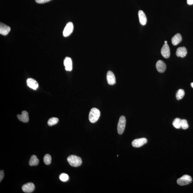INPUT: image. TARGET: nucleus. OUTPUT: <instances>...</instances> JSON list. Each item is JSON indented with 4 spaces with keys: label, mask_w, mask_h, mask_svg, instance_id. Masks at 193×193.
Wrapping results in <instances>:
<instances>
[{
    "label": "nucleus",
    "mask_w": 193,
    "mask_h": 193,
    "mask_svg": "<svg viewBox=\"0 0 193 193\" xmlns=\"http://www.w3.org/2000/svg\"><path fill=\"white\" fill-rule=\"evenodd\" d=\"M156 66L158 71L161 73L165 72L166 70V64L162 60L158 61L156 63Z\"/></svg>",
    "instance_id": "nucleus-10"
},
{
    "label": "nucleus",
    "mask_w": 193,
    "mask_h": 193,
    "mask_svg": "<svg viewBox=\"0 0 193 193\" xmlns=\"http://www.w3.org/2000/svg\"><path fill=\"white\" fill-rule=\"evenodd\" d=\"M66 71H71L72 70V62L71 58L66 57L64 61Z\"/></svg>",
    "instance_id": "nucleus-12"
},
{
    "label": "nucleus",
    "mask_w": 193,
    "mask_h": 193,
    "mask_svg": "<svg viewBox=\"0 0 193 193\" xmlns=\"http://www.w3.org/2000/svg\"><path fill=\"white\" fill-rule=\"evenodd\" d=\"M27 86L34 90H36L38 87V84L36 80L30 78L27 80Z\"/></svg>",
    "instance_id": "nucleus-16"
},
{
    "label": "nucleus",
    "mask_w": 193,
    "mask_h": 193,
    "mask_svg": "<svg viewBox=\"0 0 193 193\" xmlns=\"http://www.w3.org/2000/svg\"><path fill=\"white\" fill-rule=\"evenodd\" d=\"M167 43V41H165V43Z\"/></svg>",
    "instance_id": "nucleus-29"
},
{
    "label": "nucleus",
    "mask_w": 193,
    "mask_h": 193,
    "mask_svg": "<svg viewBox=\"0 0 193 193\" xmlns=\"http://www.w3.org/2000/svg\"><path fill=\"white\" fill-rule=\"evenodd\" d=\"M11 31V28L9 26L6 25L3 23L0 24V34L3 36H6Z\"/></svg>",
    "instance_id": "nucleus-11"
},
{
    "label": "nucleus",
    "mask_w": 193,
    "mask_h": 193,
    "mask_svg": "<svg viewBox=\"0 0 193 193\" xmlns=\"http://www.w3.org/2000/svg\"><path fill=\"white\" fill-rule=\"evenodd\" d=\"M188 51L186 48L184 47H180L177 49L176 52V55L178 57L184 58L186 56Z\"/></svg>",
    "instance_id": "nucleus-14"
},
{
    "label": "nucleus",
    "mask_w": 193,
    "mask_h": 193,
    "mask_svg": "<svg viewBox=\"0 0 193 193\" xmlns=\"http://www.w3.org/2000/svg\"><path fill=\"white\" fill-rule=\"evenodd\" d=\"M147 139L144 138L136 139L132 141V144L133 147L138 148L141 147L147 143Z\"/></svg>",
    "instance_id": "nucleus-6"
},
{
    "label": "nucleus",
    "mask_w": 193,
    "mask_h": 193,
    "mask_svg": "<svg viewBox=\"0 0 193 193\" xmlns=\"http://www.w3.org/2000/svg\"><path fill=\"white\" fill-rule=\"evenodd\" d=\"M17 118L19 120L23 122L27 123L29 120V115L28 113L25 111L22 112L21 115H17Z\"/></svg>",
    "instance_id": "nucleus-13"
},
{
    "label": "nucleus",
    "mask_w": 193,
    "mask_h": 193,
    "mask_svg": "<svg viewBox=\"0 0 193 193\" xmlns=\"http://www.w3.org/2000/svg\"><path fill=\"white\" fill-rule=\"evenodd\" d=\"M52 160V158L50 155L47 154L45 155L44 157L43 161L45 164L49 165L50 164Z\"/></svg>",
    "instance_id": "nucleus-22"
},
{
    "label": "nucleus",
    "mask_w": 193,
    "mask_h": 193,
    "mask_svg": "<svg viewBox=\"0 0 193 193\" xmlns=\"http://www.w3.org/2000/svg\"><path fill=\"white\" fill-rule=\"evenodd\" d=\"M107 80L108 84L111 85L115 84L116 83L115 76L111 71L108 72L107 74Z\"/></svg>",
    "instance_id": "nucleus-9"
},
{
    "label": "nucleus",
    "mask_w": 193,
    "mask_h": 193,
    "mask_svg": "<svg viewBox=\"0 0 193 193\" xmlns=\"http://www.w3.org/2000/svg\"><path fill=\"white\" fill-rule=\"evenodd\" d=\"M138 16L140 24L143 26L145 25L147 23V19L144 11L140 10L138 12Z\"/></svg>",
    "instance_id": "nucleus-15"
},
{
    "label": "nucleus",
    "mask_w": 193,
    "mask_h": 193,
    "mask_svg": "<svg viewBox=\"0 0 193 193\" xmlns=\"http://www.w3.org/2000/svg\"><path fill=\"white\" fill-rule=\"evenodd\" d=\"M39 163V159L37 158L36 156L33 155L30 157L29 164L30 166H36Z\"/></svg>",
    "instance_id": "nucleus-18"
},
{
    "label": "nucleus",
    "mask_w": 193,
    "mask_h": 193,
    "mask_svg": "<svg viewBox=\"0 0 193 193\" xmlns=\"http://www.w3.org/2000/svg\"><path fill=\"white\" fill-rule=\"evenodd\" d=\"M185 92L184 90L182 89H180L178 90L176 94V99L178 100L182 99L185 96Z\"/></svg>",
    "instance_id": "nucleus-19"
},
{
    "label": "nucleus",
    "mask_w": 193,
    "mask_h": 193,
    "mask_svg": "<svg viewBox=\"0 0 193 193\" xmlns=\"http://www.w3.org/2000/svg\"><path fill=\"white\" fill-rule=\"evenodd\" d=\"M36 3L39 4H43L47 2H49L51 0H35Z\"/></svg>",
    "instance_id": "nucleus-25"
},
{
    "label": "nucleus",
    "mask_w": 193,
    "mask_h": 193,
    "mask_svg": "<svg viewBox=\"0 0 193 193\" xmlns=\"http://www.w3.org/2000/svg\"><path fill=\"white\" fill-rule=\"evenodd\" d=\"M191 87H192L193 88V82L191 83Z\"/></svg>",
    "instance_id": "nucleus-28"
},
{
    "label": "nucleus",
    "mask_w": 193,
    "mask_h": 193,
    "mask_svg": "<svg viewBox=\"0 0 193 193\" xmlns=\"http://www.w3.org/2000/svg\"><path fill=\"white\" fill-rule=\"evenodd\" d=\"M59 179L61 181L63 182H66L69 179V176L66 173H62L60 175Z\"/></svg>",
    "instance_id": "nucleus-24"
},
{
    "label": "nucleus",
    "mask_w": 193,
    "mask_h": 193,
    "mask_svg": "<svg viewBox=\"0 0 193 193\" xmlns=\"http://www.w3.org/2000/svg\"><path fill=\"white\" fill-rule=\"evenodd\" d=\"M181 119L179 118H176L174 120L172 125L175 128L177 129H180L181 127Z\"/></svg>",
    "instance_id": "nucleus-21"
},
{
    "label": "nucleus",
    "mask_w": 193,
    "mask_h": 193,
    "mask_svg": "<svg viewBox=\"0 0 193 193\" xmlns=\"http://www.w3.org/2000/svg\"><path fill=\"white\" fill-rule=\"evenodd\" d=\"M126 124V119L124 116L120 117L117 126V131L119 134H122L123 133Z\"/></svg>",
    "instance_id": "nucleus-4"
},
{
    "label": "nucleus",
    "mask_w": 193,
    "mask_h": 193,
    "mask_svg": "<svg viewBox=\"0 0 193 193\" xmlns=\"http://www.w3.org/2000/svg\"><path fill=\"white\" fill-rule=\"evenodd\" d=\"M4 176V171L3 170H1V171H0V181H1V182Z\"/></svg>",
    "instance_id": "nucleus-26"
},
{
    "label": "nucleus",
    "mask_w": 193,
    "mask_h": 193,
    "mask_svg": "<svg viewBox=\"0 0 193 193\" xmlns=\"http://www.w3.org/2000/svg\"><path fill=\"white\" fill-rule=\"evenodd\" d=\"M192 182V178L191 176L188 175H184L177 180V183L180 186L188 185Z\"/></svg>",
    "instance_id": "nucleus-3"
},
{
    "label": "nucleus",
    "mask_w": 193,
    "mask_h": 193,
    "mask_svg": "<svg viewBox=\"0 0 193 193\" xmlns=\"http://www.w3.org/2000/svg\"><path fill=\"white\" fill-rule=\"evenodd\" d=\"M182 36L180 34L177 33L172 38V44L174 46H176L182 41Z\"/></svg>",
    "instance_id": "nucleus-17"
},
{
    "label": "nucleus",
    "mask_w": 193,
    "mask_h": 193,
    "mask_svg": "<svg viewBox=\"0 0 193 193\" xmlns=\"http://www.w3.org/2000/svg\"><path fill=\"white\" fill-rule=\"evenodd\" d=\"M161 54L164 58H168L170 55V49L167 43H165L161 49Z\"/></svg>",
    "instance_id": "nucleus-7"
},
{
    "label": "nucleus",
    "mask_w": 193,
    "mask_h": 193,
    "mask_svg": "<svg viewBox=\"0 0 193 193\" xmlns=\"http://www.w3.org/2000/svg\"><path fill=\"white\" fill-rule=\"evenodd\" d=\"M35 189V186L34 184L30 182L24 184L22 187V190L23 192L27 193H31Z\"/></svg>",
    "instance_id": "nucleus-8"
},
{
    "label": "nucleus",
    "mask_w": 193,
    "mask_h": 193,
    "mask_svg": "<svg viewBox=\"0 0 193 193\" xmlns=\"http://www.w3.org/2000/svg\"><path fill=\"white\" fill-rule=\"evenodd\" d=\"M74 29V24L71 22L67 23L64 28L63 31V36L64 37H67L71 35Z\"/></svg>",
    "instance_id": "nucleus-5"
},
{
    "label": "nucleus",
    "mask_w": 193,
    "mask_h": 193,
    "mask_svg": "<svg viewBox=\"0 0 193 193\" xmlns=\"http://www.w3.org/2000/svg\"><path fill=\"white\" fill-rule=\"evenodd\" d=\"M181 127L184 130L187 129L189 127L188 121L186 119H181Z\"/></svg>",
    "instance_id": "nucleus-23"
},
{
    "label": "nucleus",
    "mask_w": 193,
    "mask_h": 193,
    "mask_svg": "<svg viewBox=\"0 0 193 193\" xmlns=\"http://www.w3.org/2000/svg\"><path fill=\"white\" fill-rule=\"evenodd\" d=\"M67 161L72 166L77 167L81 165L82 163V159L79 157L72 155L67 158Z\"/></svg>",
    "instance_id": "nucleus-2"
},
{
    "label": "nucleus",
    "mask_w": 193,
    "mask_h": 193,
    "mask_svg": "<svg viewBox=\"0 0 193 193\" xmlns=\"http://www.w3.org/2000/svg\"><path fill=\"white\" fill-rule=\"evenodd\" d=\"M187 3L188 5H192L193 4V0H187Z\"/></svg>",
    "instance_id": "nucleus-27"
},
{
    "label": "nucleus",
    "mask_w": 193,
    "mask_h": 193,
    "mask_svg": "<svg viewBox=\"0 0 193 193\" xmlns=\"http://www.w3.org/2000/svg\"><path fill=\"white\" fill-rule=\"evenodd\" d=\"M100 111L96 108H93L90 110L89 115V119L92 123H94L98 120L100 116Z\"/></svg>",
    "instance_id": "nucleus-1"
},
{
    "label": "nucleus",
    "mask_w": 193,
    "mask_h": 193,
    "mask_svg": "<svg viewBox=\"0 0 193 193\" xmlns=\"http://www.w3.org/2000/svg\"><path fill=\"white\" fill-rule=\"evenodd\" d=\"M59 121V119L56 117H52L48 120V124L49 126H52L57 123Z\"/></svg>",
    "instance_id": "nucleus-20"
}]
</instances>
